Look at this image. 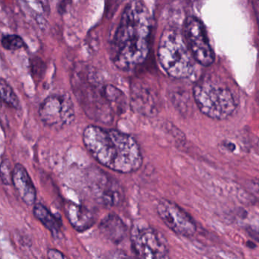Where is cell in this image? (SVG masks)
<instances>
[{
	"instance_id": "1",
	"label": "cell",
	"mask_w": 259,
	"mask_h": 259,
	"mask_svg": "<svg viewBox=\"0 0 259 259\" xmlns=\"http://www.w3.org/2000/svg\"><path fill=\"white\" fill-rule=\"evenodd\" d=\"M153 22L148 8L140 0L125 7L111 42L112 62L122 70L143 63L150 53Z\"/></svg>"
},
{
	"instance_id": "2",
	"label": "cell",
	"mask_w": 259,
	"mask_h": 259,
	"mask_svg": "<svg viewBox=\"0 0 259 259\" xmlns=\"http://www.w3.org/2000/svg\"><path fill=\"white\" fill-rule=\"evenodd\" d=\"M86 150L101 165L121 173H131L143 164L141 148L136 139L116 129L89 125L83 131Z\"/></svg>"
},
{
	"instance_id": "5",
	"label": "cell",
	"mask_w": 259,
	"mask_h": 259,
	"mask_svg": "<svg viewBox=\"0 0 259 259\" xmlns=\"http://www.w3.org/2000/svg\"><path fill=\"white\" fill-rule=\"evenodd\" d=\"M158 57L163 69L171 77L186 79L193 75L195 59L179 30L168 29L162 32Z\"/></svg>"
},
{
	"instance_id": "14",
	"label": "cell",
	"mask_w": 259,
	"mask_h": 259,
	"mask_svg": "<svg viewBox=\"0 0 259 259\" xmlns=\"http://www.w3.org/2000/svg\"><path fill=\"white\" fill-rule=\"evenodd\" d=\"M99 229L105 239L115 244L121 243L128 233V226L119 216L114 213L107 214L100 221Z\"/></svg>"
},
{
	"instance_id": "12",
	"label": "cell",
	"mask_w": 259,
	"mask_h": 259,
	"mask_svg": "<svg viewBox=\"0 0 259 259\" xmlns=\"http://www.w3.org/2000/svg\"><path fill=\"white\" fill-rule=\"evenodd\" d=\"M12 185L25 204L28 206L35 204L37 190L27 170L22 164H16L14 167Z\"/></svg>"
},
{
	"instance_id": "25",
	"label": "cell",
	"mask_w": 259,
	"mask_h": 259,
	"mask_svg": "<svg viewBox=\"0 0 259 259\" xmlns=\"http://www.w3.org/2000/svg\"><path fill=\"white\" fill-rule=\"evenodd\" d=\"M0 101H2V100H1V98H0Z\"/></svg>"
},
{
	"instance_id": "17",
	"label": "cell",
	"mask_w": 259,
	"mask_h": 259,
	"mask_svg": "<svg viewBox=\"0 0 259 259\" xmlns=\"http://www.w3.org/2000/svg\"><path fill=\"white\" fill-rule=\"evenodd\" d=\"M2 47L7 50H18L25 46V41L19 35L9 34L2 39Z\"/></svg>"
},
{
	"instance_id": "15",
	"label": "cell",
	"mask_w": 259,
	"mask_h": 259,
	"mask_svg": "<svg viewBox=\"0 0 259 259\" xmlns=\"http://www.w3.org/2000/svg\"><path fill=\"white\" fill-rule=\"evenodd\" d=\"M33 214L53 236H58L62 228L61 221L52 214L45 206L42 204H35L33 207Z\"/></svg>"
},
{
	"instance_id": "13",
	"label": "cell",
	"mask_w": 259,
	"mask_h": 259,
	"mask_svg": "<svg viewBox=\"0 0 259 259\" xmlns=\"http://www.w3.org/2000/svg\"><path fill=\"white\" fill-rule=\"evenodd\" d=\"M67 218L74 229L83 232L91 228L97 221L94 211L84 204L69 202L65 204Z\"/></svg>"
},
{
	"instance_id": "22",
	"label": "cell",
	"mask_w": 259,
	"mask_h": 259,
	"mask_svg": "<svg viewBox=\"0 0 259 259\" xmlns=\"http://www.w3.org/2000/svg\"><path fill=\"white\" fill-rule=\"evenodd\" d=\"M258 2H255V8H256V16H257V20L259 24V1L257 0Z\"/></svg>"
},
{
	"instance_id": "16",
	"label": "cell",
	"mask_w": 259,
	"mask_h": 259,
	"mask_svg": "<svg viewBox=\"0 0 259 259\" xmlns=\"http://www.w3.org/2000/svg\"><path fill=\"white\" fill-rule=\"evenodd\" d=\"M0 98L7 105L13 108L18 109L20 106L19 97L14 91L9 84L0 78Z\"/></svg>"
},
{
	"instance_id": "7",
	"label": "cell",
	"mask_w": 259,
	"mask_h": 259,
	"mask_svg": "<svg viewBox=\"0 0 259 259\" xmlns=\"http://www.w3.org/2000/svg\"><path fill=\"white\" fill-rule=\"evenodd\" d=\"M86 180L92 196L105 207H115L122 204L125 192L122 184L98 167L87 170Z\"/></svg>"
},
{
	"instance_id": "10",
	"label": "cell",
	"mask_w": 259,
	"mask_h": 259,
	"mask_svg": "<svg viewBox=\"0 0 259 259\" xmlns=\"http://www.w3.org/2000/svg\"><path fill=\"white\" fill-rule=\"evenodd\" d=\"M156 210L163 222L177 235L189 237L196 233L197 227L193 217L172 201L161 199Z\"/></svg>"
},
{
	"instance_id": "4",
	"label": "cell",
	"mask_w": 259,
	"mask_h": 259,
	"mask_svg": "<svg viewBox=\"0 0 259 259\" xmlns=\"http://www.w3.org/2000/svg\"><path fill=\"white\" fill-rule=\"evenodd\" d=\"M193 94L198 108L212 119H228L237 107L236 95L231 87L211 78H204L196 82Z\"/></svg>"
},
{
	"instance_id": "24",
	"label": "cell",
	"mask_w": 259,
	"mask_h": 259,
	"mask_svg": "<svg viewBox=\"0 0 259 259\" xmlns=\"http://www.w3.org/2000/svg\"><path fill=\"white\" fill-rule=\"evenodd\" d=\"M258 98H259V94H258Z\"/></svg>"
},
{
	"instance_id": "21",
	"label": "cell",
	"mask_w": 259,
	"mask_h": 259,
	"mask_svg": "<svg viewBox=\"0 0 259 259\" xmlns=\"http://www.w3.org/2000/svg\"><path fill=\"white\" fill-rule=\"evenodd\" d=\"M36 1L42 7L44 12H49V11H50V5H49L48 0H36Z\"/></svg>"
},
{
	"instance_id": "19",
	"label": "cell",
	"mask_w": 259,
	"mask_h": 259,
	"mask_svg": "<svg viewBox=\"0 0 259 259\" xmlns=\"http://www.w3.org/2000/svg\"><path fill=\"white\" fill-rule=\"evenodd\" d=\"M30 64L32 77L35 81H40L45 71V64L38 57L31 58Z\"/></svg>"
},
{
	"instance_id": "3",
	"label": "cell",
	"mask_w": 259,
	"mask_h": 259,
	"mask_svg": "<svg viewBox=\"0 0 259 259\" xmlns=\"http://www.w3.org/2000/svg\"><path fill=\"white\" fill-rule=\"evenodd\" d=\"M72 87L75 95L86 115L92 120L109 124L116 115L107 95V85L87 65L77 67L72 75Z\"/></svg>"
},
{
	"instance_id": "11",
	"label": "cell",
	"mask_w": 259,
	"mask_h": 259,
	"mask_svg": "<svg viewBox=\"0 0 259 259\" xmlns=\"http://www.w3.org/2000/svg\"><path fill=\"white\" fill-rule=\"evenodd\" d=\"M130 103L135 112L145 116L153 117L158 114V106L156 97L153 92L144 86L139 85L133 86Z\"/></svg>"
},
{
	"instance_id": "9",
	"label": "cell",
	"mask_w": 259,
	"mask_h": 259,
	"mask_svg": "<svg viewBox=\"0 0 259 259\" xmlns=\"http://www.w3.org/2000/svg\"><path fill=\"white\" fill-rule=\"evenodd\" d=\"M42 122L55 129L71 125L75 119L73 101L67 94H54L44 100L39 110Z\"/></svg>"
},
{
	"instance_id": "20",
	"label": "cell",
	"mask_w": 259,
	"mask_h": 259,
	"mask_svg": "<svg viewBox=\"0 0 259 259\" xmlns=\"http://www.w3.org/2000/svg\"><path fill=\"white\" fill-rule=\"evenodd\" d=\"M49 259H66L65 255L61 253L60 251L57 250L55 249H50L48 250L47 253Z\"/></svg>"
},
{
	"instance_id": "23",
	"label": "cell",
	"mask_w": 259,
	"mask_h": 259,
	"mask_svg": "<svg viewBox=\"0 0 259 259\" xmlns=\"http://www.w3.org/2000/svg\"><path fill=\"white\" fill-rule=\"evenodd\" d=\"M251 234V236L259 242V231L253 230Z\"/></svg>"
},
{
	"instance_id": "6",
	"label": "cell",
	"mask_w": 259,
	"mask_h": 259,
	"mask_svg": "<svg viewBox=\"0 0 259 259\" xmlns=\"http://www.w3.org/2000/svg\"><path fill=\"white\" fill-rule=\"evenodd\" d=\"M130 242L133 253L142 259H166L169 246L163 234L150 226L134 225L130 232Z\"/></svg>"
},
{
	"instance_id": "8",
	"label": "cell",
	"mask_w": 259,
	"mask_h": 259,
	"mask_svg": "<svg viewBox=\"0 0 259 259\" xmlns=\"http://www.w3.org/2000/svg\"><path fill=\"white\" fill-rule=\"evenodd\" d=\"M183 37L195 61L204 66L214 62V54L210 45L206 29L196 17H188L183 25Z\"/></svg>"
},
{
	"instance_id": "18",
	"label": "cell",
	"mask_w": 259,
	"mask_h": 259,
	"mask_svg": "<svg viewBox=\"0 0 259 259\" xmlns=\"http://www.w3.org/2000/svg\"><path fill=\"white\" fill-rule=\"evenodd\" d=\"M12 173H13V168L10 161L8 159H5L0 164V179L4 185L6 186L12 185Z\"/></svg>"
}]
</instances>
